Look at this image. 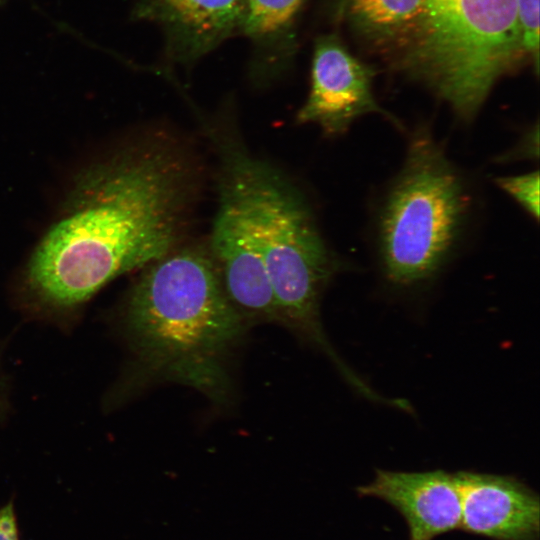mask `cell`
Returning <instances> with one entry per match:
<instances>
[{
  "label": "cell",
  "mask_w": 540,
  "mask_h": 540,
  "mask_svg": "<svg viewBox=\"0 0 540 540\" xmlns=\"http://www.w3.org/2000/svg\"><path fill=\"white\" fill-rule=\"evenodd\" d=\"M191 184L188 161L156 140L85 166L28 260L29 291L45 305L73 307L166 256L180 238Z\"/></svg>",
  "instance_id": "cell-1"
},
{
  "label": "cell",
  "mask_w": 540,
  "mask_h": 540,
  "mask_svg": "<svg viewBox=\"0 0 540 540\" xmlns=\"http://www.w3.org/2000/svg\"><path fill=\"white\" fill-rule=\"evenodd\" d=\"M203 251H172L147 265L131 289L125 324L149 381L191 387L213 403L232 395L230 359L245 318Z\"/></svg>",
  "instance_id": "cell-2"
},
{
  "label": "cell",
  "mask_w": 540,
  "mask_h": 540,
  "mask_svg": "<svg viewBox=\"0 0 540 540\" xmlns=\"http://www.w3.org/2000/svg\"><path fill=\"white\" fill-rule=\"evenodd\" d=\"M476 208L468 176L427 125L415 127L373 213V254L384 280L412 289L436 279L459 255Z\"/></svg>",
  "instance_id": "cell-3"
},
{
  "label": "cell",
  "mask_w": 540,
  "mask_h": 540,
  "mask_svg": "<svg viewBox=\"0 0 540 540\" xmlns=\"http://www.w3.org/2000/svg\"><path fill=\"white\" fill-rule=\"evenodd\" d=\"M217 142L241 181L281 323L324 351L346 375L350 368L328 341L319 315L321 294L337 263L308 204L282 174L235 140Z\"/></svg>",
  "instance_id": "cell-4"
},
{
  "label": "cell",
  "mask_w": 540,
  "mask_h": 540,
  "mask_svg": "<svg viewBox=\"0 0 540 540\" xmlns=\"http://www.w3.org/2000/svg\"><path fill=\"white\" fill-rule=\"evenodd\" d=\"M424 24L405 69L463 122L524 55L516 0H422Z\"/></svg>",
  "instance_id": "cell-5"
},
{
  "label": "cell",
  "mask_w": 540,
  "mask_h": 540,
  "mask_svg": "<svg viewBox=\"0 0 540 540\" xmlns=\"http://www.w3.org/2000/svg\"><path fill=\"white\" fill-rule=\"evenodd\" d=\"M218 200L211 250L229 299L245 320L281 323L241 181L222 157Z\"/></svg>",
  "instance_id": "cell-6"
},
{
  "label": "cell",
  "mask_w": 540,
  "mask_h": 540,
  "mask_svg": "<svg viewBox=\"0 0 540 540\" xmlns=\"http://www.w3.org/2000/svg\"><path fill=\"white\" fill-rule=\"evenodd\" d=\"M376 70L352 55L334 34L315 45L311 89L297 114L301 124H315L326 136L345 134L352 123L376 113L401 129L400 121L377 102L372 83Z\"/></svg>",
  "instance_id": "cell-7"
},
{
  "label": "cell",
  "mask_w": 540,
  "mask_h": 540,
  "mask_svg": "<svg viewBox=\"0 0 540 540\" xmlns=\"http://www.w3.org/2000/svg\"><path fill=\"white\" fill-rule=\"evenodd\" d=\"M461 499L460 529L492 540H539L540 500L511 477L455 473Z\"/></svg>",
  "instance_id": "cell-8"
},
{
  "label": "cell",
  "mask_w": 540,
  "mask_h": 540,
  "mask_svg": "<svg viewBox=\"0 0 540 540\" xmlns=\"http://www.w3.org/2000/svg\"><path fill=\"white\" fill-rule=\"evenodd\" d=\"M357 492L379 498L398 511L407 524L409 540H433L460 528L461 499L455 474L380 469Z\"/></svg>",
  "instance_id": "cell-9"
},
{
  "label": "cell",
  "mask_w": 540,
  "mask_h": 540,
  "mask_svg": "<svg viewBox=\"0 0 540 540\" xmlns=\"http://www.w3.org/2000/svg\"><path fill=\"white\" fill-rule=\"evenodd\" d=\"M245 0H136L133 16L160 24L171 52L194 60L241 30Z\"/></svg>",
  "instance_id": "cell-10"
},
{
  "label": "cell",
  "mask_w": 540,
  "mask_h": 540,
  "mask_svg": "<svg viewBox=\"0 0 540 540\" xmlns=\"http://www.w3.org/2000/svg\"><path fill=\"white\" fill-rule=\"evenodd\" d=\"M335 4L337 16L358 37L405 70L423 30L422 0H335Z\"/></svg>",
  "instance_id": "cell-11"
},
{
  "label": "cell",
  "mask_w": 540,
  "mask_h": 540,
  "mask_svg": "<svg viewBox=\"0 0 540 540\" xmlns=\"http://www.w3.org/2000/svg\"><path fill=\"white\" fill-rule=\"evenodd\" d=\"M242 32L259 44L284 39L294 24L304 0H245Z\"/></svg>",
  "instance_id": "cell-12"
},
{
  "label": "cell",
  "mask_w": 540,
  "mask_h": 540,
  "mask_svg": "<svg viewBox=\"0 0 540 540\" xmlns=\"http://www.w3.org/2000/svg\"><path fill=\"white\" fill-rule=\"evenodd\" d=\"M539 172L495 178V184L506 192L537 222L539 220Z\"/></svg>",
  "instance_id": "cell-13"
},
{
  "label": "cell",
  "mask_w": 540,
  "mask_h": 540,
  "mask_svg": "<svg viewBox=\"0 0 540 540\" xmlns=\"http://www.w3.org/2000/svg\"><path fill=\"white\" fill-rule=\"evenodd\" d=\"M522 46L534 72L539 71V0H516Z\"/></svg>",
  "instance_id": "cell-14"
},
{
  "label": "cell",
  "mask_w": 540,
  "mask_h": 540,
  "mask_svg": "<svg viewBox=\"0 0 540 540\" xmlns=\"http://www.w3.org/2000/svg\"><path fill=\"white\" fill-rule=\"evenodd\" d=\"M0 540H19L17 519L11 503L0 508Z\"/></svg>",
  "instance_id": "cell-15"
},
{
  "label": "cell",
  "mask_w": 540,
  "mask_h": 540,
  "mask_svg": "<svg viewBox=\"0 0 540 540\" xmlns=\"http://www.w3.org/2000/svg\"><path fill=\"white\" fill-rule=\"evenodd\" d=\"M3 0H0V2H2Z\"/></svg>",
  "instance_id": "cell-16"
}]
</instances>
